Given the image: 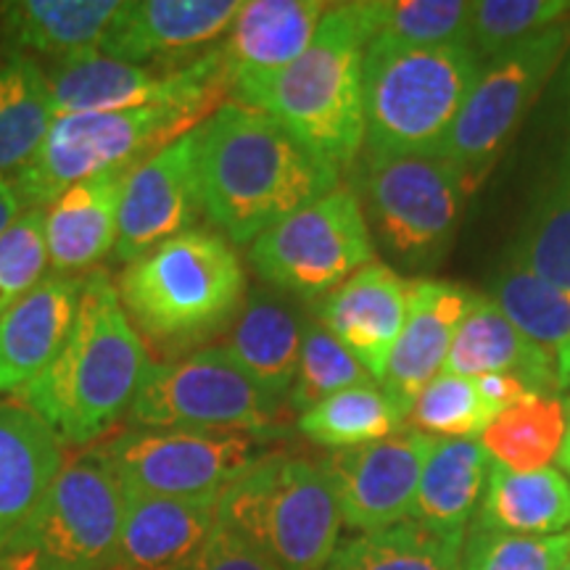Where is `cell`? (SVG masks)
I'll return each mask as SVG.
<instances>
[{
	"label": "cell",
	"instance_id": "obj_37",
	"mask_svg": "<svg viewBox=\"0 0 570 570\" xmlns=\"http://www.w3.org/2000/svg\"><path fill=\"white\" fill-rule=\"evenodd\" d=\"M497 417L475 377L439 373L412 402L407 425L433 439H481Z\"/></svg>",
	"mask_w": 570,
	"mask_h": 570
},
{
	"label": "cell",
	"instance_id": "obj_6",
	"mask_svg": "<svg viewBox=\"0 0 570 570\" xmlns=\"http://www.w3.org/2000/svg\"><path fill=\"white\" fill-rule=\"evenodd\" d=\"M217 523L281 570H325L338 550L344 518L320 462L265 454L223 489Z\"/></svg>",
	"mask_w": 570,
	"mask_h": 570
},
{
	"label": "cell",
	"instance_id": "obj_15",
	"mask_svg": "<svg viewBox=\"0 0 570 570\" xmlns=\"http://www.w3.org/2000/svg\"><path fill=\"white\" fill-rule=\"evenodd\" d=\"M436 439L404 425L373 444L338 449L320 462L346 525L373 533L412 518L420 475Z\"/></svg>",
	"mask_w": 570,
	"mask_h": 570
},
{
	"label": "cell",
	"instance_id": "obj_8",
	"mask_svg": "<svg viewBox=\"0 0 570 570\" xmlns=\"http://www.w3.org/2000/svg\"><path fill=\"white\" fill-rule=\"evenodd\" d=\"M360 204L373 233L396 265L433 269L460 230L470 188L441 156L365 154Z\"/></svg>",
	"mask_w": 570,
	"mask_h": 570
},
{
	"label": "cell",
	"instance_id": "obj_33",
	"mask_svg": "<svg viewBox=\"0 0 570 570\" xmlns=\"http://www.w3.org/2000/svg\"><path fill=\"white\" fill-rule=\"evenodd\" d=\"M365 42L394 40L404 46L468 42L473 3L465 0H362L348 3Z\"/></svg>",
	"mask_w": 570,
	"mask_h": 570
},
{
	"label": "cell",
	"instance_id": "obj_32",
	"mask_svg": "<svg viewBox=\"0 0 570 570\" xmlns=\"http://www.w3.org/2000/svg\"><path fill=\"white\" fill-rule=\"evenodd\" d=\"M410 410L381 383L354 386L327 396L298 417V431L320 446L354 449L394 436L407 425Z\"/></svg>",
	"mask_w": 570,
	"mask_h": 570
},
{
	"label": "cell",
	"instance_id": "obj_46",
	"mask_svg": "<svg viewBox=\"0 0 570 570\" xmlns=\"http://www.w3.org/2000/svg\"><path fill=\"white\" fill-rule=\"evenodd\" d=\"M560 570H570V558H568L566 562H562V566H560Z\"/></svg>",
	"mask_w": 570,
	"mask_h": 570
},
{
	"label": "cell",
	"instance_id": "obj_1",
	"mask_svg": "<svg viewBox=\"0 0 570 570\" xmlns=\"http://www.w3.org/2000/svg\"><path fill=\"white\" fill-rule=\"evenodd\" d=\"M202 212L230 244L262 233L338 188V173L265 111L225 101L196 127Z\"/></svg>",
	"mask_w": 570,
	"mask_h": 570
},
{
	"label": "cell",
	"instance_id": "obj_29",
	"mask_svg": "<svg viewBox=\"0 0 570 570\" xmlns=\"http://www.w3.org/2000/svg\"><path fill=\"white\" fill-rule=\"evenodd\" d=\"M119 0H11L0 3V40L9 53L53 61L98 51Z\"/></svg>",
	"mask_w": 570,
	"mask_h": 570
},
{
	"label": "cell",
	"instance_id": "obj_38",
	"mask_svg": "<svg viewBox=\"0 0 570 570\" xmlns=\"http://www.w3.org/2000/svg\"><path fill=\"white\" fill-rule=\"evenodd\" d=\"M367 383H375V377L325 325L306 323L296 381L288 394L291 407L304 415L327 396Z\"/></svg>",
	"mask_w": 570,
	"mask_h": 570
},
{
	"label": "cell",
	"instance_id": "obj_44",
	"mask_svg": "<svg viewBox=\"0 0 570 570\" xmlns=\"http://www.w3.org/2000/svg\"><path fill=\"white\" fill-rule=\"evenodd\" d=\"M558 375H560V389L568 391L570 389V341L566 346L558 348Z\"/></svg>",
	"mask_w": 570,
	"mask_h": 570
},
{
	"label": "cell",
	"instance_id": "obj_43",
	"mask_svg": "<svg viewBox=\"0 0 570 570\" xmlns=\"http://www.w3.org/2000/svg\"><path fill=\"white\" fill-rule=\"evenodd\" d=\"M21 202L17 196V188H13L11 180L0 177V235H3L9 227L21 217Z\"/></svg>",
	"mask_w": 570,
	"mask_h": 570
},
{
	"label": "cell",
	"instance_id": "obj_39",
	"mask_svg": "<svg viewBox=\"0 0 570 570\" xmlns=\"http://www.w3.org/2000/svg\"><path fill=\"white\" fill-rule=\"evenodd\" d=\"M568 0H479L470 13L468 42L481 61L560 24Z\"/></svg>",
	"mask_w": 570,
	"mask_h": 570
},
{
	"label": "cell",
	"instance_id": "obj_14",
	"mask_svg": "<svg viewBox=\"0 0 570 570\" xmlns=\"http://www.w3.org/2000/svg\"><path fill=\"white\" fill-rule=\"evenodd\" d=\"M46 80L56 117L180 101L214 106L223 92H230L217 48L173 71H154L101 51H88L53 61L51 69H46Z\"/></svg>",
	"mask_w": 570,
	"mask_h": 570
},
{
	"label": "cell",
	"instance_id": "obj_34",
	"mask_svg": "<svg viewBox=\"0 0 570 570\" xmlns=\"http://www.w3.org/2000/svg\"><path fill=\"white\" fill-rule=\"evenodd\" d=\"M489 298L533 344L558 354L570 341V288H560L508 254L489 283Z\"/></svg>",
	"mask_w": 570,
	"mask_h": 570
},
{
	"label": "cell",
	"instance_id": "obj_24",
	"mask_svg": "<svg viewBox=\"0 0 570 570\" xmlns=\"http://www.w3.org/2000/svg\"><path fill=\"white\" fill-rule=\"evenodd\" d=\"M63 468V444L19 402L0 404V550L24 529Z\"/></svg>",
	"mask_w": 570,
	"mask_h": 570
},
{
	"label": "cell",
	"instance_id": "obj_19",
	"mask_svg": "<svg viewBox=\"0 0 570 570\" xmlns=\"http://www.w3.org/2000/svg\"><path fill=\"white\" fill-rule=\"evenodd\" d=\"M475 291L446 281H410L407 320L389 356L381 386L404 407L446 365L462 320L473 309Z\"/></svg>",
	"mask_w": 570,
	"mask_h": 570
},
{
	"label": "cell",
	"instance_id": "obj_23",
	"mask_svg": "<svg viewBox=\"0 0 570 570\" xmlns=\"http://www.w3.org/2000/svg\"><path fill=\"white\" fill-rule=\"evenodd\" d=\"M125 518L109 570H177L217 525V499H175L125 491Z\"/></svg>",
	"mask_w": 570,
	"mask_h": 570
},
{
	"label": "cell",
	"instance_id": "obj_9",
	"mask_svg": "<svg viewBox=\"0 0 570 570\" xmlns=\"http://www.w3.org/2000/svg\"><path fill=\"white\" fill-rule=\"evenodd\" d=\"M570 53V24L550 27L481 63L439 156L475 190Z\"/></svg>",
	"mask_w": 570,
	"mask_h": 570
},
{
	"label": "cell",
	"instance_id": "obj_18",
	"mask_svg": "<svg viewBox=\"0 0 570 570\" xmlns=\"http://www.w3.org/2000/svg\"><path fill=\"white\" fill-rule=\"evenodd\" d=\"M407 302L410 281H404L394 267L373 262L320 298L317 323L365 365L375 383H381L407 320Z\"/></svg>",
	"mask_w": 570,
	"mask_h": 570
},
{
	"label": "cell",
	"instance_id": "obj_40",
	"mask_svg": "<svg viewBox=\"0 0 570 570\" xmlns=\"http://www.w3.org/2000/svg\"><path fill=\"white\" fill-rule=\"evenodd\" d=\"M570 558V531L523 537L470 529L462 544V570H560Z\"/></svg>",
	"mask_w": 570,
	"mask_h": 570
},
{
	"label": "cell",
	"instance_id": "obj_11",
	"mask_svg": "<svg viewBox=\"0 0 570 570\" xmlns=\"http://www.w3.org/2000/svg\"><path fill=\"white\" fill-rule=\"evenodd\" d=\"M248 259L273 291L315 302L375 262V240L352 188H333L269 227Z\"/></svg>",
	"mask_w": 570,
	"mask_h": 570
},
{
	"label": "cell",
	"instance_id": "obj_28",
	"mask_svg": "<svg viewBox=\"0 0 570 570\" xmlns=\"http://www.w3.org/2000/svg\"><path fill=\"white\" fill-rule=\"evenodd\" d=\"M491 458L479 439H436L412 504V518L436 537L465 544L489 481Z\"/></svg>",
	"mask_w": 570,
	"mask_h": 570
},
{
	"label": "cell",
	"instance_id": "obj_7",
	"mask_svg": "<svg viewBox=\"0 0 570 570\" xmlns=\"http://www.w3.org/2000/svg\"><path fill=\"white\" fill-rule=\"evenodd\" d=\"M209 104H156L130 111L56 117L27 167L9 177L21 209H48L71 185L132 167L209 117Z\"/></svg>",
	"mask_w": 570,
	"mask_h": 570
},
{
	"label": "cell",
	"instance_id": "obj_2",
	"mask_svg": "<svg viewBox=\"0 0 570 570\" xmlns=\"http://www.w3.org/2000/svg\"><path fill=\"white\" fill-rule=\"evenodd\" d=\"M151 360L106 273L82 277L67 344L19 404L53 428L63 446L92 444L130 412Z\"/></svg>",
	"mask_w": 570,
	"mask_h": 570
},
{
	"label": "cell",
	"instance_id": "obj_30",
	"mask_svg": "<svg viewBox=\"0 0 570 570\" xmlns=\"http://www.w3.org/2000/svg\"><path fill=\"white\" fill-rule=\"evenodd\" d=\"M473 529L523 537L566 533L570 531V481L554 468L512 473L499 462H491Z\"/></svg>",
	"mask_w": 570,
	"mask_h": 570
},
{
	"label": "cell",
	"instance_id": "obj_45",
	"mask_svg": "<svg viewBox=\"0 0 570 570\" xmlns=\"http://www.w3.org/2000/svg\"><path fill=\"white\" fill-rule=\"evenodd\" d=\"M562 407H566V417H568V431H566V441H562L560 446V454H558V462L562 470H568L570 473V394L562 396Z\"/></svg>",
	"mask_w": 570,
	"mask_h": 570
},
{
	"label": "cell",
	"instance_id": "obj_13",
	"mask_svg": "<svg viewBox=\"0 0 570 570\" xmlns=\"http://www.w3.org/2000/svg\"><path fill=\"white\" fill-rule=\"evenodd\" d=\"M262 433L252 431H135L92 446V458L125 491L175 499L219 497L262 460Z\"/></svg>",
	"mask_w": 570,
	"mask_h": 570
},
{
	"label": "cell",
	"instance_id": "obj_41",
	"mask_svg": "<svg viewBox=\"0 0 570 570\" xmlns=\"http://www.w3.org/2000/svg\"><path fill=\"white\" fill-rule=\"evenodd\" d=\"M46 209H27L0 235V317L46 277Z\"/></svg>",
	"mask_w": 570,
	"mask_h": 570
},
{
	"label": "cell",
	"instance_id": "obj_17",
	"mask_svg": "<svg viewBox=\"0 0 570 570\" xmlns=\"http://www.w3.org/2000/svg\"><path fill=\"white\" fill-rule=\"evenodd\" d=\"M240 6V0H127L106 27L98 51L146 67V61L217 46Z\"/></svg>",
	"mask_w": 570,
	"mask_h": 570
},
{
	"label": "cell",
	"instance_id": "obj_10",
	"mask_svg": "<svg viewBox=\"0 0 570 570\" xmlns=\"http://www.w3.org/2000/svg\"><path fill=\"white\" fill-rule=\"evenodd\" d=\"M125 504L122 483L92 454L63 462L40 508L0 550V570H109Z\"/></svg>",
	"mask_w": 570,
	"mask_h": 570
},
{
	"label": "cell",
	"instance_id": "obj_27",
	"mask_svg": "<svg viewBox=\"0 0 570 570\" xmlns=\"http://www.w3.org/2000/svg\"><path fill=\"white\" fill-rule=\"evenodd\" d=\"M304 327L298 312L277 291L259 288L240 306L223 348L262 394L281 404L294 389Z\"/></svg>",
	"mask_w": 570,
	"mask_h": 570
},
{
	"label": "cell",
	"instance_id": "obj_36",
	"mask_svg": "<svg viewBox=\"0 0 570 570\" xmlns=\"http://www.w3.org/2000/svg\"><path fill=\"white\" fill-rule=\"evenodd\" d=\"M325 570H462V544L404 520L346 541Z\"/></svg>",
	"mask_w": 570,
	"mask_h": 570
},
{
	"label": "cell",
	"instance_id": "obj_42",
	"mask_svg": "<svg viewBox=\"0 0 570 570\" xmlns=\"http://www.w3.org/2000/svg\"><path fill=\"white\" fill-rule=\"evenodd\" d=\"M177 570H281V566H275L244 537L217 523L202 550Z\"/></svg>",
	"mask_w": 570,
	"mask_h": 570
},
{
	"label": "cell",
	"instance_id": "obj_25",
	"mask_svg": "<svg viewBox=\"0 0 570 570\" xmlns=\"http://www.w3.org/2000/svg\"><path fill=\"white\" fill-rule=\"evenodd\" d=\"M135 167V164H132ZM132 167H119L71 185L46 209L48 267L77 275L96 267L117 246L119 206Z\"/></svg>",
	"mask_w": 570,
	"mask_h": 570
},
{
	"label": "cell",
	"instance_id": "obj_22",
	"mask_svg": "<svg viewBox=\"0 0 570 570\" xmlns=\"http://www.w3.org/2000/svg\"><path fill=\"white\" fill-rule=\"evenodd\" d=\"M333 3L323 0H248L217 42L230 85L273 75L302 56L315 40L320 21Z\"/></svg>",
	"mask_w": 570,
	"mask_h": 570
},
{
	"label": "cell",
	"instance_id": "obj_3",
	"mask_svg": "<svg viewBox=\"0 0 570 570\" xmlns=\"http://www.w3.org/2000/svg\"><path fill=\"white\" fill-rule=\"evenodd\" d=\"M365 46L348 3L331 6L294 63L238 82L233 101L265 111L341 175L365 148Z\"/></svg>",
	"mask_w": 570,
	"mask_h": 570
},
{
	"label": "cell",
	"instance_id": "obj_20",
	"mask_svg": "<svg viewBox=\"0 0 570 570\" xmlns=\"http://www.w3.org/2000/svg\"><path fill=\"white\" fill-rule=\"evenodd\" d=\"M82 277L46 275L0 317V394L19 396L59 356L75 323Z\"/></svg>",
	"mask_w": 570,
	"mask_h": 570
},
{
	"label": "cell",
	"instance_id": "obj_5",
	"mask_svg": "<svg viewBox=\"0 0 570 570\" xmlns=\"http://www.w3.org/2000/svg\"><path fill=\"white\" fill-rule=\"evenodd\" d=\"M481 63L470 42L370 40L362 59L365 154L439 156Z\"/></svg>",
	"mask_w": 570,
	"mask_h": 570
},
{
	"label": "cell",
	"instance_id": "obj_31",
	"mask_svg": "<svg viewBox=\"0 0 570 570\" xmlns=\"http://www.w3.org/2000/svg\"><path fill=\"white\" fill-rule=\"evenodd\" d=\"M53 119L46 69L32 56L6 53L0 61V177L9 180L30 164Z\"/></svg>",
	"mask_w": 570,
	"mask_h": 570
},
{
	"label": "cell",
	"instance_id": "obj_4",
	"mask_svg": "<svg viewBox=\"0 0 570 570\" xmlns=\"http://www.w3.org/2000/svg\"><path fill=\"white\" fill-rule=\"evenodd\" d=\"M117 291L135 331L161 346H185L238 315L246 269L225 235L190 227L130 262Z\"/></svg>",
	"mask_w": 570,
	"mask_h": 570
},
{
	"label": "cell",
	"instance_id": "obj_26",
	"mask_svg": "<svg viewBox=\"0 0 570 570\" xmlns=\"http://www.w3.org/2000/svg\"><path fill=\"white\" fill-rule=\"evenodd\" d=\"M441 373L460 377L502 373L520 377L541 396H554L562 391L558 356L520 333L483 294H479L473 309L462 320Z\"/></svg>",
	"mask_w": 570,
	"mask_h": 570
},
{
	"label": "cell",
	"instance_id": "obj_35",
	"mask_svg": "<svg viewBox=\"0 0 570 570\" xmlns=\"http://www.w3.org/2000/svg\"><path fill=\"white\" fill-rule=\"evenodd\" d=\"M568 417L560 396H537L502 412L481 433V446L491 462L512 473H533L550 468L566 441Z\"/></svg>",
	"mask_w": 570,
	"mask_h": 570
},
{
	"label": "cell",
	"instance_id": "obj_21",
	"mask_svg": "<svg viewBox=\"0 0 570 570\" xmlns=\"http://www.w3.org/2000/svg\"><path fill=\"white\" fill-rule=\"evenodd\" d=\"M558 140L531 196L529 214L515 235L510 256L520 267L570 288V53L558 71Z\"/></svg>",
	"mask_w": 570,
	"mask_h": 570
},
{
	"label": "cell",
	"instance_id": "obj_16",
	"mask_svg": "<svg viewBox=\"0 0 570 570\" xmlns=\"http://www.w3.org/2000/svg\"><path fill=\"white\" fill-rule=\"evenodd\" d=\"M202 204L196 188V127L135 164L119 206L114 254L130 265L169 238L190 230Z\"/></svg>",
	"mask_w": 570,
	"mask_h": 570
},
{
	"label": "cell",
	"instance_id": "obj_12",
	"mask_svg": "<svg viewBox=\"0 0 570 570\" xmlns=\"http://www.w3.org/2000/svg\"><path fill=\"white\" fill-rule=\"evenodd\" d=\"M277 407L223 346H212L148 367L127 417L140 431H252L269 436Z\"/></svg>",
	"mask_w": 570,
	"mask_h": 570
}]
</instances>
